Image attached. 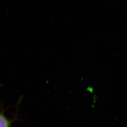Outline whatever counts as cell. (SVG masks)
<instances>
[{
    "label": "cell",
    "instance_id": "1",
    "mask_svg": "<svg viewBox=\"0 0 127 127\" xmlns=\"http://www.w3.org/2000/svg\"><path fill=\"white\" fill-rule=\"evenodd\" d=\"M22 98L19 99V100L18 101L17 105V112L14 115V117L12 119H9L5 115V110L4 109L1 107V113L0 114V127H11L12 123L16 120L18 116V108L20 102Z\"/></svg>",
    "mask_w": 127,
    "mask_h": 127
}]
</instances>
